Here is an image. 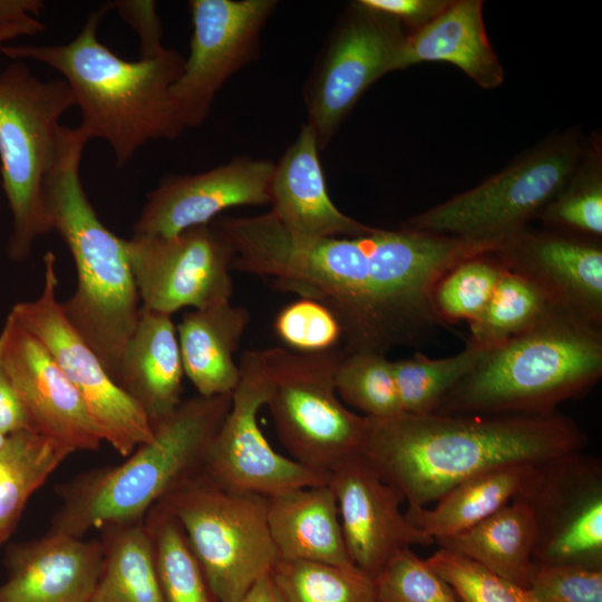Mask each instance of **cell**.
<instances>
[{"label":"cell","instance_id":"ac0fdd59","mask_svg":"<svg viewBox=\"0 0 602 602\" xmlns=\"http://www.w3.org/2000/svg\"><path fill=\"white\" fill-rule=\"evenodd\" d=\"M328 484L337 499L349 559L370 577L400 550L435 544L409 522L401 511L404 496L363 453L333 468Z\"/></svg>","mask_w":602,"mask_h":602},{"label":"cell","instance_id":"e575fe53","mask_svg":"<svg viewBox=\"0 0 602 602\" xmlns=\"http://www.w3.org/2000/svg\"><path fill=\"white\" fill-rule=\"evenodd\" d=\"M334 387L341 401L371 420H386L400 414L401 407L392 372V360L372 352L342 355Z\"/></svg>","mask_w":602,"mask_h":602},{"label":"cell","instance_id":"7c38bea8","mask_svg":"<svg viewBox=\"0 0 602 602\" xmlns=\"http://www.w3.org/2000/svg\"><path fill=\"white\" fill-rule=\"evenodd\" d=\"M55 263L54 253L47 252L41 293L33 300L16 303L10 312L49 350L81 397L103 441L127 457L152 439L153 426L67 320L57 299Z\"/></svg>","mask_w":602,"mask_h":602},{"label":"cell","instance_id":"5bb4252c","mask_svg":"<svg viewBox=\"0 0 602 602\" xmlns=\"http://www.w3.org/2000/svg\"><path fill=\"white\" fill-rule=\"evenodd\" d=\"M126 245L140 308L172 317L231 301L234 251L213 224L174 236L134 234Z\"/></svg>","mask_w":602,"mask_h":602},{"label":"cell","instance_id":"bcb514c9","mask_svg":"<svg viewBox=\"0 0 602 602\" xmlns=\"http://www.w3.org/2000/svg\"><path fill=\"white\" fill-rule=\"evenodd\" d=\"M241 602H283L270 574L261 577L244 595Z\"/></svg>","mask_w":602,"mask_h":602},{"label":"cell","instance_id":"52a82bcc","mask_svg":"<svg viewBox=\"0 0 602 602\" xmlns=\"http://www.w3.org/2000/svg\"><path fill=\"white\" fill-rule=\"evenodd\" d=\"M75 106L62 79L42 80L22 60L0 72V172L12 226L7 253L27 259L38 237L52 231L45 185L57 159L62 115Z\"/></svg>","mask_w":602,"mask_h":602},{"label":"cell","instance_id":"f35d334b","mask_svg":"<svg viewBox=\"0 0 602 602\" xmlns=\"http://www.w3.org/2000/svg\"><path fill=\"white\" fill-rule=\"evenodd\" d=\"M273 330L297 352H324L342 344V329L336 315L311 299L299 298L283 307L274 318Z\"/></svg>","mask_w":602,"mask_h":602},{"label":"cell","instance_id":"d6a6232c","mask_svg":"<svg viewBox=\"0 0 602 602\" xmlns=\"http://www.w3.org/2000/svg\"><path fill=\"white\" fill-rule=\"evenodd\" d=\"M165 602H215L175 517L162 504L144 518Z\"/></svg>","mask_w":602,"mask_h":602},{"label":"cell","instance_id":"3957f363","mask_svg":"<svg viewBox=\"0 0 602 602\" xmlns=\"http://www.w3.org/2000/svg\"><path fill=\"white\" fill-rule=\"evenodd\" d=\"M109 10L110 2L100 6L65 45H6L0 52L57 70L80 110L79 130L88 140H105L123 167L147 143L176 139L185 129L172 96L184 58L166 48L135 61L117 56L97 36Z\"/></svg>","mask_w":602,"mask_h":602},{"label":"cell","instance_id":"ba28073f","mask_svg":"<svg viewBox=\"0 0 602 602\" xmlns=\"http://www.w3.org/2000/svg\"><path fill=\"white\" fill-rule=\"evenodd\" d=\"M159 503L178 522L215 602H241L276 563L265 497L224 489L200 473Z\"/></svg>","mask_w":602,"mask_h":602},{"label":"cell","instance_id":"7dc6e473","mask_svg":"<svg viewBox=\"0 0 602 602\" xmlns=\"http://www.w3.org/2000/svg\"><path fill=\"white\" fill-rule=\"evenodd\" d=\"M42 32L28 26H0V50L4 43L22 36H32Z\"/></svg>","mask_w":602,"mask_h":602},{"label":"cell","instance_id":"9c48e42d","mask_svg":"<svg viewBox=\"0 0 602 602\" xmlns=\"http://www.w3.org/2000/svg\"><path fill=\"white\" fill-rule=\"evenodd\" d=\"M341 348L302 353L268 348L270 389L265 406L291 458L318 472H330L365 453L371 421L349 409L334 387Z\"/></svg>","mask_w":602,"mask_h":602},{"label":"cell","instance_id":"7402d4cb","mask_svg":"<svg viewBox=\"0 0 602 602\" xmlns=\"http://www.w3.org/2000/svg\"><path fill=\"white\" fill-rule=\"evenodd\" d=\"M312 128L302 125L274 166L269 211L289 232L304 237L351 236L371 226L343 214L329 196Z\"/></svg>","mask_w":602,"mask_h":602},{"label":"cell","instance_id":"484cf974","mask_svg":"<svg viewBox=\"0 0 602 602\" xmlns=\"http://www.w3.org/2000/svg\"><path fill=\"white\" fill-rule=\"evenodd\" d=\"M250 319L246 308L231 301L184 314L177 339L184 375L198 395H232L240 380L234 353Z\"/></svg>","mask_w":602,"mask_h":602},{"label":"cell","instance_id":"8d00e7d4","mask_svg":"<svg viewBox=\"0 0 602 602\" xmlns=\"http://www.w3.org/2000/svg\"><path fill=\"white\" fill-rule=\"evenodd\" d=\"M376 602H459L450 585L412 547L397 552L373 577Z\"/></svg>","mask_w":602,"mask_h":602},{"label":"cell","instance_id":"ffe728a7","mask_svg":"<svg viewBox=\"0 0 602 602\" xmlns=\"http://www.w3.org/2000/svg\"><path fill=\"white\" fill-rule=\"evenodd\" d=\"M494 255L546 290L577 319L602 328V250L580 240L522 230Z\"/></svg>","mask_w":602,"mask_h":602},{"label":"cell","instance_id":"f6af8a7d","mask_svg":"<svg viewBox=\"0 0 602 602\" xmlns=\"http://www.w3.org/2000/svg\"><path fill=\"white\" fill-rule=\"evenodd\" d=\"M42 8L40 0H0V26H28L43 31L38 19Z\"/></svg>","mask_w":602,"mask_h":602},{"label":"cell","instance_id":"d590c367","mask_svg":"<svg viewBox=\"0 0 602 602\" xmlns=\"http://www.w3.org/2000/svg\"><path fill=\"white\" fill-rule=\"evenodd\" d=\"M503 270L494 253L467 259L452 269L434 291V307L443 326L475 320L491 300Z\"/></svg>","mask_w":602,"mask_h":602},{"label":"cell","instance_id":"4dcf8cb0","mask_svg":"<svg viewBox=\"0 0 602 602\" xmlns=\"http://www.w3.org/2000/svg\"><path fill=\"white\" fill-rule=\"evenodd\" d=\"M562 313L571 314L541 285L504 266L486 308L468 323V340L489 349Z\"/></svg>","mask_w":602,"mask_h":602},{"label":"cell","instance_id":"1f68e13d","mask_svg":"<svg viewBox=\"0 0 602 602\" xmlns=\"http://www.w3.org/2000/svg\"><path fill=\"white\" fill-rule=\"evenodd\" d=\"M487 349L470 340L459 352L433 359L421 353L392 360V372L401 411L436 412L444 398L477 365Z\"/></svg>","mask_w":602,"mask_h":602},{"label":"cell","instance_id":"ab89813d","mask_svg":"<svg viewBox=\"0 0 602 602\" xmlns=\"http://www.w3.org/2000/svg\"><path fill=\"white\" fill-rule=\"evenodd\" d=\"M526 590L532 602H602V570L534 562Z\"/></svg>","mask_w":602,"mask_h":602},{"label":"cell","instance_id":"4316f807","mask_svg":"<svg viewBox=\"0 0 602 602\" xmlns=\"http://www.w3.org/2000/svg\"><path fill=\"white\" fill-rule=\"evenodd\" d=\"M532 467L514 464L486 470L455 485L430 507H408L406 516L434 542L459 534L511 503Z\"/></svg>","mask_w":602,"mask_h":602},{"label":"cell","instance_id":"c3c4849f","mask_svg":"<svg viewBox=\"0 0 602 602\" xmlns=\"http://www.w3.org/2000/svg\"><path fill=\"white\" fill-rule=\"evenodd\" d=\"M8 436L0 433V447L6 443Z\"/></svg>","mask_w":602,"mask_h":602},{"label":"cell","instance_id":"603a6c76","mask_svg":"<svg viewBox=\"0 0 602 602\" xmlns=\"http://www.w3.org/2000/svg\"><path fill=\"white\" fill-rule=\"evenodd\" d=\"M184 369L172 317L140 308L122 352L116 382L139 405L152 426L182 402Z\"/></svg>","mask_w":602,"mask_h":602},{"label":"cell","instance_id":"30bf717a","mask_svg":"<svg viewBox=\"0 0 602 602\" xmlns=\"http://www.w3.org/2000/svg\"><path fill=\"white\" fill-rule=\"evenodd\" d=\"M239 368V383L208 446L202 474L224 489L265 498L327 484L328 474L278 453L259 425L270 389L266 349L244 351Z\"/></svg>","mask_w":602,"mask_h":602},{"label":"cell","instance_id":"ee69618b","mask_svg":"<svg viewBox=\"0 0 602 602\" xmlns=\"http://www.w3.org/2000/svg\"><path fill=\"white\" fill-rule=\"evenodd\" d=\"M32 430L27 411L0 360V433Z\"/></svg>","mask_w":602,"mask_h":602},{"label":"cell","instance_id":"d6986e66","mask_svg":"<svg viewBox=\"0 0 602 602\" xmlns=\"http://www.w3.org/2000/svg\"><path fill=\"white\" fill-rule=\"evenodd\" d=\"M274 166L268 159L236 157L201 173L166 174L146 194L134 234L174 236L211 224L229 208L270 204Z\"/></svg>","mask_w":602,"mask_h":602},{"label":"cell","instance_id":"f546056e","mask_svg":"<svg viewBox=\"0 0 602 602\" xmlns=\"http://www.w3.org/2000/svg\"><path fill=\"white\" fill-rule=\"evenodd\" d=\"M71 454L35 430L8 436L0 447V546L14 531L30 497Z\"/></svg>","mask_w":602,"mask_h":602},{"label":"cell","instance_id":"74e56055","mask_svg":"<svg viewBox=\"0 0 602 602\" xmlns=\"http://www.w3.org/2000/svg\"><path fill=\"white\" fill-rule=\"evenodd\" d=\"M426 562L450 585L459 602H532L525 588L450 551L438 547Z\"/></svg>","mask_w":602,"mask_h":602},{"label":"cell","instance_id":"2e32d148","mask_svg":"<svg viewBox=\"0 0 602 602\" xmlns=\"http://www.w3.org/2000/svg\"><path fill=\"white\" fill-rule=\"evenodd\" d=\"M405 38L394 19L356 2L337 27L305 89L307 124L324 149L361 94L392 71Z\"/></svg>","mask_w":602,"mask_h":602},{"label":"cell","instance_id":"8fae6325","mask_svg":"<svg viewBox=\"0 0 602 602\" xmlns=\"http://www.w3.org/2000/svg\"><path fill=\"white\" fill-rule=\"evenodd\" d=\"M530 509L533 561L602 570V462L582 452L533 465L514 497Z\"/></svg>","mask_w":602,"mask_h":602},{"label":"cell","instance_id":"9a60e30c","mask_svg":"<svg viewBox=\"0 0 602 602\" xmlns=\"http://www.w3.org/2000/svg\"><path fill=\"white\" fill-rule=\"evenodd\" d=\"M275 0H192L190 55L172 86L185 128L201 126L215 96L242 67L256 58L261 30Z\"/></svg>","mask_w":602,"mask_h":602},{"label":"cell","instance_id":"836d02e7","mask_svg":"<svg viewBox=\"0 0 602 602\" xmlns=\"http://www.w3.org/2000/svg\"><path fill=\"white\" fill-rule=\"evenodd\" d=\"M270 577L283 602H376L373 579L355 565L278 560Z\"/></svg>","mask_w":602,"mask_h":602},{"label":"cell","instance_id":"7bdbcfd3","mask_svg":"<svg viewBox=\"0 0 602 602\" xmlns=\"http://www.w3.org/2000/svg\"><path fill=\"white\" fill-rule=\"evenodd\" d=\"M363 8L392 19L423 21L436 17L446 6L430 0H360Z\"/></svg>","mask_w":602,"mask_h":602},{"label":"cell","instance_id":"f1b7e54d","mask_svg":"<svg viewBox=\"0 0 602 602\" xmlns=\"http://www.w3.org/2000/svg\"><path fill=\"white\" fill-rule=\"evenodd\" d=\"M99 532L104 559L90 602H165L144 520Z\"/></svg>","mask_w":602,"mask_h":602},{"label":"cell","instance_id":"277c9868","mask_svg":"<svg viewBox=\"0 0 602 602\" xmlns=\"http://www.w3.org/2000/svg\"><path fill=\"white\" fill-rule=\"evenodd\" d=\"M88 142L78 127H64L45 198L52 231L69 249L77 273L74 293L60 302L62 312L116 381L122 352L139 318V295L126 240L103 224L80 181Z\"/></svg>","mask_w":602,"mask_h":602},{"label":"cell","instance_id":"4fadbf2b","mask_svg":"<svg viewBox=\"0 0 602 602\" xmlns=\"http://www.w3.org/2000/svg\"><path fill=\"white\" fill-rule=\"evenodd\" d=\"M571 149L538 153L478 186L407 220L404 226L476 241H503L553 201L575 166Z\"/></svg>","mask_w":602,"mask_h":602},{"label":"cell","instance_id":"8992f818","mask_svg":"<svg viewBox=\"0 0 602 602\" xmlns=\"http://www.w3.org/2000/svg\"><path fill=\"white\" fill-rule=\"evenodd\" d=\"M601 377L602 328L562 313L487 349L436 412H553Z\"/></svg>","mask_w":602,"mask_h":602},{"label":"cell","instance_id":"60d3db41","mask_svg":"<svg viewBox=\"0 0 602 602\" xmlns=\"http://www.w3.org/2000/svg\"><path fill=\"white\" fill-rule=\"evenodd\" d=\"M546 217L579 232L602 234V190L593 186L569 193L546 205Z\"/></svg>","mask_w":602,"mask_h":602},{"label":"cell","instance_id":"b9f144b4","mask_svg":"<svg viewBox=\"0 0 602 602\" xmlns=\"http://www.w3.org/2000/svg\"><path fill=\"white\" fill-rule=\"evenodd\" d=\"M110 6L138 33L140 58L156 56L165 49L161 42L163 30L154 1H115Z\"/></svg>","mask_w":602,"mask_h":602},{"label":"cell","instance_id":"d4e9b609","mask_svg":"<svg viewBox=\"0 0 602 602\" xmlns=\"http://www.w3.org/2000/svg\"><path fill=\"white\" fill-rule=\"evenodd\" d=\"M266 518L278 560L355 565L346 550L337 499L328 483L268 497Z\"/></svg>","mask_w":602,"mask_h":602},{"label":"cell","instance_id":"7a4b0ae2","mask_svg":"<svg viewBox=\"0 0 602 602\" xmlns=\"http://www.w3.org/2000/svg\"><path fill=\"white\" fill-rule=\"evenodd\" d=\"M365 449L408 507H426L463 480L514 464L582 452L588 436L569 416L400 414L371 420Z\"/></svg>","mask_w":602,"mask_h":602},{"label":"cell","instance_id":"5b68a950","mask_svg":"<svg viewBox=\"0 0 602 602\" xmlns=\"http://www.w3.org/2000/svg\"><path fill=\"white\" fill-rule=\"evenodd\" d=\"M232 395L183 399L153 426L151 440L119 465L79 474L60 485L49 532L85 537L104 526L142 521L177 486L202 473L208 446Z\"/></svg>","mask_w":602,"mask_h":602},{"label":"cell","instance_id":"6da1fadb","mask_svg":"<svg viewBox=\"0 0 602 602\" xmlns=\"http://www.w3.org/2000/svg\"><path fill=\"white\" fill-rule=\"evenodd\" d=\"M212 224L233 247L232 271L326 305L341 326L343 355L387 356L419 343L443 326L434 307L438 282L460 262L495 253L502 243L406 226L304 237L285 230L270 212L222 216Z\"/></svg>","mask_w":602,"mask_h":602},{"label":"cell","instance_id":"e0dca14e","mask_svg":"<svg viewBox=\"0 0 602 602\" xmlns=\"http://www.w3.org/2000/svg\"><path fill=\"white\" fill-rule=\"evenodd\" d=\"M0 360L32 430L72 454L99 448L103 439L78 391L45 344L11 312L0 331Z\"/></svg>","mask_w":602,"mask_h":602},{"label":"cell","instance_id":"83f0119b","mask_svg":"<svg viewBox=\"0 0 602 602\" xmlns=\"http://www.w3.org/2000/svg\"><path fill=\"white\" fill-rule=\"evenodd\" d=\"M534 522L518 499L459 534L435 541L438 547L467 557L526 589L534 564Z\"/></svg>","mask_w":602,"mask_h":602},{"label":"cell","instance_id":"44dd1931","mask_svg":"<svg viewBox=\"0 0 602 602\" xmlns=\"http://www.w3.org/2000/svg\"><path fill=\"white\" fill-rule=\"evenodd\" d=\"M103 559L99 540L60 533L11 545L0 602H90Z\"/></svg>","mask_w":602,"mask_h":602},{"label":"cell","instance_id":"cb8c5ba5","mask_svg":"<svg viewBox=\"0 0 602 602\" xmlns=\"http://www.w3.org/2000/svg\"><path fill=\"white\" fill-rule=\"evenodd\" d=\"M425 61H446L485 88L503 81V68L488 41L482 2L462 0L446 6L418 31L405 38L392 70Z\"/></svg>","mask_w":602,"mask_h":602}]
</instances>
